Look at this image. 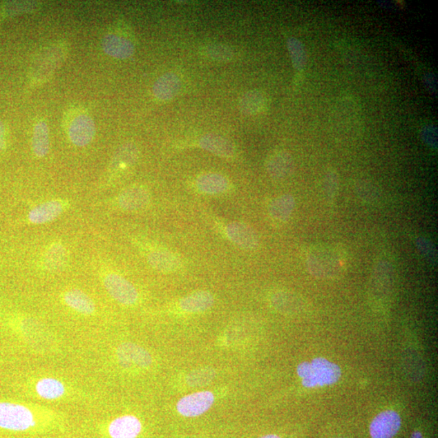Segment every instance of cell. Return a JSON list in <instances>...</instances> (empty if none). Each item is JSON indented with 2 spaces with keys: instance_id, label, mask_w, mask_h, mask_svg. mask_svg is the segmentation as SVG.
<instances>
[{
  "instance_id": "obj_5",
  "label": "cell",
  "mask_w": 438,
  "mask_h": 438,
  "mask_svg": "<svg viewBox=\"0 0 438 438\" xmlns=\"http://www.w3.org/2000/svg\"><path fill=\"white\" fill-rule=\"evenodd\" d=\"M214 400L211 391H199L180 399L176 405L177 412L185 417H199L213 406Z\"/></svg>"
},
{
  "instance_id": "obj_7",
  "label": "cell",
  "mask_w": 438,
  "mask_h": 438,
  "mask_svg": "<svg viewBox=\"0 0 438 438\" xmlns=\"http://www.w3.org/2000/svg\"><path fill=\"white\" fill-rule=\"evenodd\" d=\"M65 51L61 46L54 45L45 50L36 59L32 70L35 82H43L53 74L61 64Z\"/></svg>"
},
{
  "instance_id": "obj_21",
  "label": "cell",
  "mask_w": 438,
  "mask_h": 438,
  "mask_svg": "<svg viewBox=\"0 0 438 438\" xmlns=\"http://www.w3.org/2000/svg\"><path fill=\"white\" fill-rule=\"evenodd\" d=\"M214 304V296L207 291H198L191 293L180 302V309L187 313H200L207 311Z\"/></svg>"
},
{
  "instance_id": "obj_26",
  "label": "cell",
  "mask_w": 438,
  "mask_h": 438,
  "mask_svg": "<svg viewBox=\"0 0 438 438\" xmlns=\"http://www.w3.org/2000/svg\"><path fill=\"white\" fill-rule=\"evenodd\" d=\"M32 149L38 158H44L50 151V134L48 125L40 120L34 128L32 137Z\"/></svg>"
},
{
  "instance_id": "obj_32",
  "label": "cell",
  "mask_w": 438,
  "mask_h": 438,
  "mask_svg": "<svg viewBox=\"0 0 438 438\" xmlns=\"http://www.w3.org/2000/svg\"><path fill=\"white\" fill-rule=\"evenodd\" d=\"M299 303L300 301L296 296L289 294V293H277L273 297V305L278 310L283 311L296 310L300 306Z\"/></svg>"
},
{
  "instance_id": "obj_35",
  "label": "cell",
  "mask_w": 438,
  "mask_h": 438,
  "mask_svg": "<svg viewBox=\"0 0 438 438\" xmlns=\"http://www.w3.org/2000/svg\"><path fill=\"white\" fill-rule=\"evenodd\" d=\"M417 246L423 256L432 260H435L437 258L436 249L435 245L430 240L425 238V237H419L417 240Z\"/></svg>"
},
{
  "instance_id": "obj_23",
  "label": "cell",
  "mask_w": 438,
  "mask_h": 438,
  "mask_svg": "<svg viewBox=\"0 0 438 438\" xmlns=\"http://www.w3.org/2000/svg\"><path fill=\"white\" fill-rule=\"evenodd\" d=\"M200 192L209 195L225 193L229 187V181L225 175L218 173H207L200 175L196 181Z\"/></svg>"
},
{
  "instance_id": "obj_4",
  "label": "cell",
  "mask_w": 438,
  "mask_h": 438,
  "mask_svg": "<svg viewBox=\"0 0 438 438\" xmlns=\"http://www.w3.org/2000/svg\"><path fill=\"white\" fill-rule=\"evenodd\" d=\"M34 414L23 405L0 403V428L22 432L35 426Z\"/></svg>"
},
{
  "instance_id": "obj_29",
  "label": "cell",
  "mask_w": 438,
  "mask_h": 438,
  "mask_svg": "<svg viewBox=\"0 0 438 438\" xmlns=\"http://www.w3.org/2000/svg\"><path fill=\"white\" fill-rule=\"evenodd\" d=\"M287 45L293 67L297 72H302L307 65V54L304 45L299 39L293 37L288 39Z\"/></svg>"
},
{
  "instance_id": "obj_22",
  "label": "cell",
  "mask_w": 438,
  "mask_h": 438,
  "mask_svg": "<svg viewBox=\"0 0 438 438\" xmlns=\"http://www.w3.org/2000/svg\"><path fill=\"white\" fill-rule=\"evenodd\" d=\"M148 263L151 267L163 273L174 272L179 269L180 260L171 251L165 249H156L148 256Z\"/></svg>"
},
{
  "instance_id": "obj_12",
  "label": "cell",
  "mask_w": 438,
  "mask_h": 438,
  "mask_svg": "<svg viewBox=\"0 0 438 438\" xmlns=\"http://www.w3.org/2000/svg\"><path fill=\"white\" fill-rule=\"evenodd\" d=\"M295 163L291 153L278 150L272 152L265 162V169L272 178L283 180L290 176L294 171Z\"/></svg>"
},
{
  "instance_id": "obj_8",
  "label": "cell",
  "mask_w": 438,
  "mask_h": 438,
  "mask_svg": "<svg viewBox=\"0 0 438 438\" xmlns=\"http://www.w3.org/2000/svg\"><path fill=\"white\" fill-rule=\"evenodd\" d=\"M96 127L94 120L90 115L81 114L70 123L68 137L70 141L77 147H85L95 138Z\"/></svg>"
},
{
  "instance_id": "obj_20",
  "label": "cell",
  "mask_w": 438,
  "mask_h": 438,
  "mask_svg": "<svg viewBox=\"0 0 438 438\" xmlns=\"http://www.w3.org/2000/svg\"><path fill=\"white\" fill-rule=\"evenodd\" d=\"M296 207V200L291 194H283L272 200L269 206L270 218L278 223H284L292 216Z\"/></svg>"
},
{
  "instance_id": "obj_27",
  "label": "cell",
  "mask_w": 438,
  "mask_h": 438,
  "mask_svg": "<svg viewBox=\"0 0 438 438\" xmlns=\"http://www.w3.org/2000/svg\"><path fill=\"white\" fill-rule=\"evenodd\" d=\"M68 263L67 250L61 244L51 245L44 257L45 267L50 272H60L66 267Z\"/></svg>"
},
{
  "instance_id": "obj_1",
  "label": "cell",
  "mask_w": 438,
  "mask_h": 438,
  "mask_svg": "<svg viewBox=\"0 0 438 438\" xmlns=\"http://www.w3.org/2000/svg\"><path fill=\"white\" fill-rule=\"evenodd\" d=\"M344 251L332 245H316L307 251L306 265L314 276L333 278L341 274L347 267Z\"/></svg>"
},
{
  "instance_id": "obj_10",
  "label": "cell",
  "mask_w": 438,
  "mask_h": 438,
  "mask_svg": "<svg viewBox=\"0 0 438 438\" xmlns=\"http://www.w3.org/2000/svg\"><path fill=\"white\" fill-rule=\"evenodd\" d=\"M401 427V418L397 412L385 411L374 419L370 425L372 438H393Z\"/></svg>"
},
{
  "instance_id": "obj_9",
  "label": "cell",
  "mask_w": 438,
  "mask_h": 438,
  "mask_svg": "<svg viewBox=\"0 0 438 438\" xmlns=\"http://www.w3.org/2000/svg\"><path fill=\"white\" fill-rule=\"evenodd\" d=\"M116 355L120 365L124 369H128L133 365L140 368H148L153 361L151 354L146 349L133 343L120 344Z\"/></svg>"
},
{
  "instance_id": "obj_30",
  "label": "cell",
  "mask_w": 438,
  "mask_h": 438,
  "mask_svg": "<svg viewBox=\"0 0 438 438\" xmlns=\"http://www.w3.org/2000/svg\"><path fill=\"white\" fill-rule=\"evenodd\" d=\"M323 189L326 199L332 200L336 198L339 189V177L338 172L334 169H329L325 171Z\"/></svg>"
},
{
  "instance_id": "obj_17",
  "label": "cell",
  "mask_w": 438,
  "mask_h": 438,
  "mask_svg": "<svg viewBox=\"0 0 438 438\" xmlns=\"http://www.w3.org/2000/svg\"><path fill=\"white\" fill-rule=\"evenodd\" d=\"M64 211V204L61 200H49L32 209L28 218L32 225H45L61 216Z\"/></svg>"
},
{
  "instance_id": "obj_36",
  "label": "cell",
  "mask_w": 438,
  "mask_h": 438,
  "mask_svg": "<svg viewBox=\"0 0 438 438\" xmlns=\"http://www.w3.org/2000/svg\"><path fill=\"white\" fill-rule=\"evenodd\" d=\"M421 137L427 146L433 149L437 147V129L435 126L426 125L421 128Z\"/></svg>"
},
{
  "instance_id": "obj_38",
  "label": "cell",
  "mask_w": 438,
  "mask_h": 438,
  "mask_svg": "<svg viewBox=\"0 0 438 438\" xmlns=\"http://www.w3.org/2000/svg\"><path fill=\"white\" fill-rule=\"evenodd\" d=\"M6 148V128L2 121H0V151Z\"/></svg>"
},
{
  "instance_id": "obj_28",
  "label": "cell",
  "mask_w": 438,
  "mask_h": 438,
  "mask_svg": "<svg viewBox=\"0 0 438 438\" xmlns=\"http://www.w3.org/2000/svg\"><path fill=\"white\" fill-rule=\"evenodd\" d=\"M37 393L46 399H57L62 397L65 388L61 381L54 379H44L36 385Z\"/></svg>"
},
{
  "instance_id": "obj_39",
  "label": "cell",
  "mask_w": 438,
  "mask_h": 438,
  "mask_svg": "<svg viewBox=\"0 0 438 438\" xmlns=\"http://www.w3.org/2000/svg\"><path fill=\"white\" fill-rule=\"evenodd\" d=\"M411 438H423L421 433L419 432H414Z\"/></svg>"
},
{
  "instance_id": "obj_6",
  "label": "cell",
  "mask_w": 438,
  "mask_h": 438,
  "mask_svg": "<svg viewBox=\"0 0 438 438\" xmlns=\"http://www.w3.org/2000/svg\"><path fill=\"white\" fill-rule=\"evenodd\" d=\"M104 286L116 301L124 305H133L138 301V292L133 284L116 274H108L104 278Z\"/></svg>"
},
{
  "instance_id": "obj_15",
  "label": "cell",
  "mask_w": 438,
  "mask_h": 438,
  "mask_svg": "<svg viewBox=\"0 0 438 438\" xmlns=\"http://www.w3.org/2000/svg\"><path fill=\"white\" fill-rule=\"evenodd\" d=\"M142 430V422L133 415L115 419L108 427L111 438H137Z\"/></svg>"
},
{
  "instance_id": "obj_25",
  "label": "cell",
  "mask_w": 438,
  "mask_h": 438,
  "mask_svg": "<svg viewBox=\"0 0 438 438\" xmlns=\"http://www.w3.org/2000/svg\"><path fill=\"white\" fill-rule=\"evenodd\" d=\"M64 299L68 306L84 315H91L95 310L94 301L78 289H73L65 293Z\"/></svg>"
},
{
  "instance_id": "obj_24",
  "label": "cell",
  "mask_w": 438,
  "mask_h": 438,
  "mask_svg": "<svg viewBox=\"0 0 438 438\" xmlns=\"http://www.w3.org/2000/svg\"><path fill=\"white\" fill-rule=\"evenodd\" d=\"M267 96L259 91H250L241 97L240 109L246 115H255L263 111L267 107Z\"/></svg>"
},
{
  "instance_id": "obj_34",
  "label": "cell",
  "mask_w": 438,
  "mask_h": 438,
  "mask_svg": "<svg viewBox=\"0 0 438 438\" xmlns=\"http://www.w3.org/2000/svg\"><path fill=\"white\" fill-rule=\"evenodd\" d=\"M356 191L359 197L367 202H375L379 197L375 186L371 182L365 180L357 182Z\"/></svg>"
},
{
  "instance_id": "obj_14",
  "label": "cell",
  "mask_w": 438,
  "mask_h": 438,
  "mask_svg": "<svg viewBox=\"0 0 438 438\" xmlns=\"http://www.w3.org/2000/svg\"><path fill=\"white\" fill-rule=\"evenodd\" d=\"M139 150L132 142L125 143L115 153L111 162L110 171L114 175L123 173L131 169L138 160Z\"/></svg>"
},
{
  "instance_id": "obj_37",
  "label": "cell",
  "mask_w": 438,
  "mask_h": 438,
  "mask_svg": "<svg viewBox=\"0 0 438 438\" xmlns=\"http://www.w3.org/2000/svg\"><path fill=\"white\" fill-rule=\"evenodd\" d=\"M425 84L428 92L432 95H437V82L436 77L432 74H427L425 77Z\"/></svg>"
},
{
  "instance_id": "obj_33",
  "label": "cell",
  "mask_w": 438,
  "mask_h": 438,
  "mask_svg": "<svg viewBox=\"0 0 438 438\" xmlns=\"http://www.w3.org/2000/svg\"><path fill=\"white\" fill-rule=\"evenodd\" d=\"M207 57L219 61H228L233 58V50L227 46L222 44H212L204 49Z\"/></svg>"
},
{
  "instance_id": "obj_11",
  "label": "cell",
  "mask_w": 438,
  "mask_h": 438,
  "mask_svg": "<svg viewBox=\"0 0 438 438\" xmlns=\"http://www.w3.org/2000/svg\"><path fill=\"white\" fill-rule=\"evenodd\" d=\"M226 233L233 244L245 250H254L259 245L257 233L243 222H232L227 226Z\"/></svg>"
},
{
  "instance_id": "obj_31",
  "label": "cell",
  "mask_w": 438,
  "mask_h": 438,
  "mask_svg": "<svg viewBox=\"0 0 438 438\" xmlns=\"http://www.w3.org/2000/svg\"><path fill=\"white\" fill-rule=\"evenodd\" d=\"M214 377L216 371L209 368H202L191 372L186 380L191 386H203L211 383Z\"/></svg>"
},
{
  "instance_id": "obj_13",
  "label": "cell",
  "mask_w": 438,
  "mask_h": 438,
  "mask_svg": "<svg viewBox=\"0 0 438 438\" xmlns=\"http://www.w3.org/2000/svg\"><path fill=\"white\" fill-rule=\"evenodd\" d=\"M102 48L104 53L117 59H126L132 57L135 46L131 41L115 34H109L102 40Z\"/></svg>"
},
{
  "instance_id": "obj_40",
  "label": "cell",
  "mask_w": 438,
  "mask_h": 438,
  "mask_svg": "<svg viewBox=\"0 0 438 438\" xmlns=\"http://www.w3.org/2000/svg\"><path fill=\"white\" fill-rule=\"evenodd\" d=\"M260 438H281V437L274 435H269L264 436Z\"/></svg>"
},
{
  "instance_id": "obj_2",
  "label": "cell",
  "mask_w": 438,
  "mask_h": 438,
  "mask_svg": "<svg viewBox=\"0 0 438 438\" xmlns=\"http://www.w3.org/2000/svg\"><path fill=\"white\" fill-rule=\"evenodd\" d=\"M332 125L339 136L356 138L363 133V119L358 102L351 96L339 99L332 115Z\"/></svg>"
},
{
  "instance_id": "obj_18",
  "label": "cell",
  "mask_w": 438,
  "mask_h": 438,
  "mask_svg": "<svg viewBox=\"0 0 438 438\" xmlns=\"http://www.w3.org/2000/svg\"><path fill=\"white\" fill-rule=\"evenodd\" d=\"M181 81L173 73H167L158 79L153 86V95L158 100L166 102L179 94Z\"/></svg>"
},
{
  "instance_id": "obj_3",
  "label": "cell",
  "mask_w": 438,
  "mask_h": 438,
  "mask_svg": "<svg viewBox=\"0 0 438 438\" xmlns=\"http://www.w3.org/2000/svg\"><path fill=\"white\" fill-rule=\"evenodd\" d=\"M297 374L306 388L336 383L342 375L336 363L323 357L315 358L311 362H303L297 367Z\"/></svg>"
},
{
  "instance_id": "obj_19",
  "label": "cell",
  "mask_w": 438,
  "mask_h": 438,
  "mask_svg": "<svg viewBox=\"0 0 438 438\" xmlns=\"http://www.w3.org/2000/svg\"><path fill=\"white\" fill-rule=\"evenodd\" d=\"M199 146L213 155L230 158L235 155L236 149L229 140L218 135L207 134L200 139Z\"/></svg>"
},
{
  "instance_id": "obj_16",
  "label": "cell",
  "mask_w": 438,
  "mask_h": 438,
  "mask_svg": "<svg viewBox=\"0 0 438 438\" xmlns=\"http://www.w3.org/2000/svg\"><path fill=\"white\" fill-rule=\"evenodd\" d=\"M150 199V193L146 189L133 186L120 194L117 202L123 211H136L146 207Z\"/></svg>"
}]
</instances>
